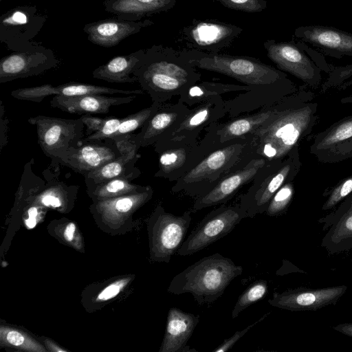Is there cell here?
<instances>
[{
	"label": "cell",
	"instance_id": "cell-40",
	"mask_svg": "<svg viewBox=\"0 0 352 352\" xmlns=\"http://www.w3.org/2000/svg\"><path fill=\"white\" fill-rule=\"evenodd\" d=\"M219 2L224 7L242 11L254 13L260 12L267 8V3L265 0H210Z\"/></svg>",
	"mask_w": 352,
	"mask_h": 352
},
{
	"label": "cell",
	"instance_id": "cell-12",
	"mask_svg": "<svg viewBox=\"0 0 352 352\" xmlns=\"http://www.w3.org/2000/svg\"><path fill=\"white\" fill-rule=\"evenodd\" d=\"M226 115L225 102L222 96L211 98L190 108L184 117L167 131L154 144L172 141L197 140L204 129L218 122Z\"/></svg>",
	"mask_w": 352,
	"mask_h": 352
},
{
	"label": "cell",
	"instance_id": "cell-28",
	"mask_svg": "<svg viewBox=\"0 0 352 352\" xmlns=\"http://www.w3.org/2000/svg\"><path fill=\"white\" fill-rule=\"evenodd\" d=\"M142 89L151 98L153 102L164 104L180 95L196 82L181 80L150 72L135 69L133 74Z\"/></svg>",
	"mask_w": 352,
	"mask_h": 352
},
{
	"label": "cell",
	"instance_id": "cell-21",
	"mask_svg": "<svg viewBox=\"0 0 352 352\" xmlns=\"http://www.w3.org/2000/svg\"><path fill=\"white\" fill-rule=\"evenodd\" d=\"M294 36L327 56L337 58L352 57V33L331 26L313 25L296 28Z\"/></svg>",
	"mask_w": 352,
	"mask_h": 352
},
{
	"label": "cell",
	"instance_id": "cell-22",
	"mask_svg": "<svg viewBox=\"0 0 352 352\" xmlns=\"http://www.w3.org/2000/svg\"><path fill=\"white\" fill-rule=\"evenodd\" d=\"M112 139L117 141L121 155L98 169L83 175L86 185L100 184L119 176H126L133 180L140 175L135 163L140 157V148L131 139V133Z\"/></svg>",
	"mask_w": 352,
	"mask_h": 352
},
{
	"label": "cell",
	"instance_id": "cell-26",
	"mask_svg": "<svg viewBox=\"0 0 352 352\" xmlns=\"http://www.w3.org/2000/svg\"><path fill=\"white\" fill-rule=\"evenodd\" d=\"M138 96H113L108 94H87L77 96H54L50 106L63 111L79 115L107 113L113 106L131 102Z\"/></svg>",
	"mask_w": 352,
	"mask_h": 352
},
{
	"label": "cell",
	"instance_id": "cell-38",
	"mask_svg": "<svg viewBox=\"0 0 352 352\" xmlns=\"http://www.w3.org/2000/svg\"><path fill=\"white\" fill-rule=\"evenodd\" d=\"M161 104H162L153 102L150 107H146L124 118L118 130L110 138L126 135L141 128L146 120L158 109Z\"/></svg>",
	"mask_w": 352,
	"mask_h": 352
},
{
	"label": "cell",
	"instance_id": "cell-37",
	"mask_svg": "<svg viewBox=\"0 0 352 352\" xmlns=\"http://www.w3.org/2000/svg\"><path fill=\"white\" fill-rule=\"evenodd\" d=\"M1 341L8 346H12L28 351H45L43 346L32 338L17 329L1 327Z\"/></svg>",
	"mask_w": 352,
	"mask_h": 352
},
{
	"label": "cell",
	"instance_id": "cell-9",
	"mask_svg": "<svg viewBox=\"0 0 352 352\" xmlns=\"http://www.w3.org/2000/svg\"><path fill=\"white\" fill-rule=\"evenodd\" d=\"M248 217L240 205L222 204L208 212L191 232L177 253L188 256L198 252L230 233L242 219Z\"/></svg>",
	"mask_w": 352,
	"mask_h": 352
},
{
	"label": "cell",
	"instance_id": "cell-5",
	"mask_svg": "<svg viewBox=\"0 0 352 352\" xmlns=\"http://www.w3.org/2000/svg\"><path fill=\"white\" fill-rule=\"evenodd\" d=\"M299 167L297 146L283 160L266 162L247 192L240 197L239 204L248 217L265 213L272 197L286 182L292 181Z\"/></svg>",
	"mask_w": 352,
	"mask_h": 352
},
{
	"label": "cell",
	"instance_id": "cell-7",
	"mask_svg": "<svg viewBox=\"0 0 352 352\" xmlns=\"http://www.w3.org/2000/svg\"><path fill=\"white\" fill-rule=\"evenodd\" d=\"M28 122L36 126L38 143L46 156L53 163H59L82 143L84 123L79 118H62L37 116Z\"/></svg>",
	"mask_w": 352,
	"mask_h": 352
},
{
	"label": "cell",
	"instance_id": "cell-50",
	"mask_svg": "<svg viewBox=\"0 0 352 352\" xmlns=\"http://www.w3.org/2000/svg\"><path fill=\"white\" fill-rule=\"evenodd\" d=\"M332 328L336 331L352 338V322L338 324Z\"/></svg>",
	"mask_w": 352,
	"mask_h": 352
},
{
	"label": "cell",
	"instance_id": "cell-31",
	"mask_svg": "<svg viewBox=\"0 0 352 352\" xmlns=\"http://www.w3.org/2000/svg\"><path fill=\"white\" fill-rule=\"evenodd\" d=\"M144 53L145 50L141 49L127 55L115 56L95 69L93 77L108 82L133 83L136 78L130 75L138 67Z\"/></svg>",
	"mask_w": 352,
	"mask_h": 352
},
{
	"label": "cell",
	"instance_id": "cell-30",
	"mask_svg": "<svg viewBox=\"0 0 352 352\" xmlns=\"http://www.w3.org/2000/svg\"><path fill=\"white\" fill-rule=\"evenodd\" d=\"M153 193V190L150 186L144 192L98 201L94 203L92 208L106 220L119 221L148 201Z\"/></svg>",
	"mask_w": 352,
	"mask_h": 352
},
{
	"label": "cell",
	"instance_id": "cell-15",
	"mask_svg": "<svg viewBox=\"0 0 352 352\" xmlns=\"http://www.w3.org/2000/svg\"><path fill=\"white\" fill-rule=\"evenodd\" d=\"M347 290L346 285L319 289L298 287L283 292H274L268 300L270 305L292 311H315L336 305Z\"/></svg>",
	"mask_w": 352,
	"mask_h": 352
},
{
	"label": "cell",
	"instance_id": "cell-19",
	"mask_svg": "<svg viewBox=\"0 0 352 352\" xmlns=\"http://www.w3.org/2000/svg\"><path fill=\"white\" fill-rule=\"evenodd\" d=\"M144 91L142 89L123 90L100 85L69 82L58 86L46 84L16 89L11 92V96L19 100L41 102L45 98L50 96H77L87 94L139 96L143 94Z\"/></svg>",
	"mask_w": 352,
	"mask_h": 352
},
{
	"label": "cell",
	"instance_id": "cell-29",
	"mask_svg": "<svg viewBox=\"0 0 352 352\" xmlns=\"http://www.w3.org/2000/svg\"><path fill=\"white\" fill-rule=\"evenodd\" d=\"M176 4V0H105V11L127 21H140L153 14L167 12Z\"/></svg>",
	"mask_w": 352,
	"mask_h": 352
},
{
	"label": "cell",
	"instance_id": "cell-6",
	"mask_svg": "<svg viewBox=\"0 0 352 352\" xmlns=\"http://www.w3.org/2000/svg\"><path fill=\"white\" fill-rule=\"evenodd\" d=\"M201 140L192 142L172 141L154 144L158 154V170L155 177L176 182L197 166L209 153L219 148L208 128Z\"/></svg>",
	"mask_w": 352,
	"mask_h": 352
},
{
	"label": "cell",
	"instance_id": "cell-18",
	"mask_svg": "<svg viewBox=\"0 0 352 352\" xmlns=\"http://www.w3.org/2000/svg\"><path fill=\"white\" fill-rule=\"evenodd\" d=\"M120 155L121 151L118 142L112 138L92 141L82 140L81 144L60 161L59 164L85 175Z\"/></svg>",
	"mask_w": 352,
	"mask_h": 352
},
{
	"label": "cell",
	"instance_id": "cell-27",
	"mask_svg": "<svg viewBox=\"0 0 352 352\" xmlns=\"http://www.w3.org/2000/svg\"><path fill=\"white\" fill-rule=\"evenodd\" d=\"M200 320L199 315L188 313L177 307L168 310L164 336L160 352H188L187 346Z\"/></svg>",
	"mask_w": 352,
	"mask_h": 352
},
{
	"label": "cell",
	"instance_id": "cell-8",
	"mask_svg": "<svg viewBox=\"0 0 352 352\" xmlns=\"http://www.w3.org/2000/svg\"><path fill=\"white\" fill-rule=\"evenodd\" d=\"M191 221L190 211L177 216L166 212L162 206H157L148 225L151 258L168 263L184 243Z\"/></svg>",
	"mask_w": 352,
	"mask_h": 352
},
{
	"label": "cell",
	"instance_id": "cell-49",
	"mask_svg": "<svg viewBox=\"0 0 352 352\" xmlns=\"http://www.w3.org/2000/svg\"><path fill=\"white\" fill-rule=\"evenodd\" d=\"M64 239L69 243L77 239L76 226L73 222H69L65 227L63 232Z\"/></svg>",
	"mask_w": 352,
	"mask_h": 352
},
{
	"label": "cell",
	"instance_id": "cell-39",
	"mask_svg": "<svg viewBox=\"0 0 352 352\" xmlns=\"http://www.w3.org/2000/svg\"><path fill=\"white\" fill-rule=\"evenodd\" d=\"M294 185L292 181L286 182L271 199L265 213L270 217L285 214L293 198Z\"/></svg>",
	"mask_w": 352,
	"mask_h": 352
},
{
	"label": "cell",
	"instance_id": "cell-36",
	"mask_svg": "<svg viewBox=\"0 0 352 352\" xmlns=\"http://www.w3.org/2000/svg\"><path fill=\"white\" fill-rule=\"evenodd\" d=\"M268 293V283L260 279L250 285L238 298L232 311V318H236L239 314L251 305L265 298Z\"/></svg>",
	"mask_w": 352,
	"mask_h": 352
},
{
	"label": "cell",
	"instance_id": "cell-45",
	"mask_svg": "<svg viewBox=\"0 0 352 352\" xmlns=\"http://www.w3.org/2000/svg\"><path fill=\"white\" fill-rule=\"evenodd\" d=\"M130 280V278H125L111 283L98 294L97 296V300L107 301L116 297L126 285Z\"/></svg>",
	"mask_w": 352,
	"mask_h": 352
},
{
	"label": "cell",
	"instance_id": "cell-32",
	"mask_svg": "<svg viewBox=\"0 0 352 352\" xmlns=\"http://www.w3.org/2000/svg\"><path fill=\"white\" fill-rule=\"evenodd\" d=\"M249 87L244 85L226 84L222 82L198 81L183 92L178 101L192 107L215 96L230 92H248Z\"/></svg>",
	"mask_w": 352,
	"mask_h": 352
},
{
	"label": "cell",
	"instance_id": "cell-35",
	"mask_svg": "<svg viewBox=\"0 0 352 352\" xmlns=\"http://www.w3.org/2000/svg\"><path fill=\"white\" fill-rule=\"evenodd\" d=\"M321 246L331 254L352 248V211L344 213L329 227L322 240Z\"/></svg>",
	"mask_w": 352,
	"mask_h": 352
},
{
	"label": "cell",
	"instance_id": "cell-17",
	"mask_svg": "<svg viewBox=\"0 0 352 352\" xmlns=\"http://www.w3.org/2000/svg\"><path fill=\"white\" fill-rule=\"evenodd\" d=\"M266 160L262 157H253L245 166L237 168L221 179L210 191L195 198L193 209L225 204L232 199L245 184L252 182Z\"/></svg>",
	"mask_w": 352,
	"mask_h": 352
},
{
	"label": "cell",
	"instance_id": "cell-46",
	"mask_svg": "<svg viewBox=\"0 0 352 352\" xmlns=\"http://www.w3.org/2000/svg\"><path fill=\"white\" fill-rule=\"evenodd\" d=\"M80 118L87 126L86 133L89 136L98 131L102 126L105 118L91 116L89 114L82 115Z\"/></svg>",
	"mask_w": 352,
	"mask_h": 352
},
{
	"label": "cell",
	"instance_id": "cell-48",
	"mask_svg": "<svg viewBox=\"0 0 352 352\" xmlns=\"http://www.w3.org/2000/svg\"><path fill=\"white\" fill-rule=\"evenodd\" d=\"M5 110L3 103L1 102V151L3 147L7 144V129L8 120V118L5 116Z\"/></svg>",
	"mask_w": 352,
	"mask_h": 352
},
{
	"label": "cell",
	"instance_id": "cell-11",
	"mask_svg": "<svg viewBox=\"0 0 352 352\" xmlns=\"http://www.w3.org/2000/svg\"><path fill=\"white\" fill-rule=\"evenodd\" d=\"M241 27L214 19H193L179 32L178 40L186 49L219 53L242 33Z\"/></svg>",
	"mask_w": 352,
	"mask_h": 352
},
{
	"label": "cell",
	"instance_id": "cell-43",
	"mask_svg": "<svg viewBox=\"0 0 352 352\" xmlns=\"http://www.w3.org/2000/svg\"><path fill=\"white\" fill-rule=\"evenodd\" d=\"M346 197L336 210L318 220V222L323 225V230L331 226L344 213L352 211V194L351 193Z\"/></svg>",
	"mask_w": 352,
	"mask_h": 352
},
{
	"label": "cell",
	"instance_id": "cell-47",
	"mask_svg": "<svg viewBox=\"0 0 352 352\" xmlns=\"http://www.w3.org/2000/svg\"><path fill=\"white\" fill-rule=\"evenodd\" d=\"M27 211L28 218L25 220V226L28 228L32 229L37 224L41 214V209L42 206L32 203Z\"/></svg>",
	"mask_w": 352,
	"mask_h": 352
},
{
	"label": "cell",
	"instance_id": "cell-41",
	"mask_svg": "<svg viewBox=\"0 0 352 352\" xmlns=\"http://www.w3.org/2000/svg\"><path fill=\"white\" fill-rule=\"evenodd\" d=\"M352 192V178L348 179L336 186L324 203L322 210H328L335 207L339 202Z\"/></svg>",
	"mask_w": 352,
	"mask_h": 352
},
{
	"label": "cell",
	"instance_id": "cell-42",
	"mask_svg": "<svg viewBox=\"0 0 352 352\" xmlns=\"http://www.w3.org/2000/svg\"><path fill=\"white\" fill-rule=\"evenodd\" d=\"M123 118H118L116 117L105 118L102 128L95 133H93L83 140L86 141L92 140H103L110 138L119 129Z\"/></svg>",
	"mask_w": 352,
	"mask_h": 352
},
{
	"label": "cell",
	"instance_id": "cell-4",
	"mask_svg": "<svg viewBox=\"0 0 352 352\" xmlns=\"http://www.w3.org/2000/svg\"><path fill=\"white\" fill-rule=\"evenodd\" d=\"M251 140V135L236 139L209 153L175 182L171 191L195 198L206 194L227 175L249 162Z\"/></svg>",
	"mask_w": 352,
	"mask_h": 352
},
{
	"label": "cell",
	"instance_id": "cell-44",
	"mask_svg": "<svg viewBox=\"0 0 352 352\" xmlns=\"http://www.w3.org/2000/svg\"><path fill=\"white\" fill-rule=\"evenodd\" d=\"M270 313L265 314L258 320L254 322V323L247 326L245 329L236 331L231 337L225 339L221 344L218 346L215 349H214V352H225L230 349L233 347L234 344L245 334L250 330L252 327H254L256 324H258L260 322L263 321Z\"/></svg>",
	"mask_w": 352,
	"mask_h": 352
},
{
	"label": "cell",
	"instance_id": "cell-24",
	"mask_svg": "<svg viewBox=\"0 0 352 352\" xmlns=\"http://www.w3.org/2000/svg\"><path fill=\"white\" fill-rule=\"evenodd\" d=\"M190 107L177 101L175 104H162L146 120L139 133H131V139L139 147L153 145L188 113Z\"/></svg>",
	"mask_w": 352,
	"mask_h": 352
},
{
	"label": "cell",
	"instance_id": "cell-23",
	"mask_svg": "<svg viewBox=\"0 0 352 352\" xmlns=\"http://www.w3.org/2000/svg\"><path fill=\"white\" fill-rule=\"evenodd\" d=\"M154 22L150 19L144 21H127L116 18L100 20L87 23L83 31L87 39L97 45L111 47L117 45L128 36L137 34L141 30L151 26Z\"/></svg>",
	"mask_w": 352,
	"mask_h": 352
},
{
	"label": "cell",
	"instance_id": "cell-14",
	"mask_svg": "<svg viewBox=\"0 0 352 352\" xmlns=\"http://www.w3.org/2000/svg\"><path fill=\"white\" fill-rule=\"evenodd\" d=\"M60 64L54 53L43 46L14 52L0 60V83L40 75Z\"/></svg>",
	"mask_w": 352,
	"mask_h": 352
},
{
	"label": "cell",
	"instance_id": "cell-33",
	"mask_svg": "<svg viewBox=\"0 0 352 352\" xmlns=\"http://www.w3.org/2000/svg\"><path fill=\"white\" fill-rule=\"evenodd\" d=\"M133 179L126 176H119L106 182L87 184L89 195L94 202L118 197L126 195L135 194L147 190L150 186H141L131 182Z\"/></svg>",
	"mask_w": 352,
	"mask_h": 352
},
{
	"label": "cell",
	"instance_id": "cell-20",
	"mask_svg": "<svg viewBox=\"0 0 352 352\" xmlns=\"http://www.w3.org/2000/svg\"><path fill=\"white\" fill-rule=\"evenodd\" d=\"M311 151L323 162H337L352 157V116L318 134Z\"/></svg>",
	"mask_w": 352,
	"mask_h": 352
},
{
	"label": "cell",
	"instance_id": "cell-10",
	"mask_svg": "<svg viewBox=\"0 0 352 352\" xmlns=\"http://www.w3.org/2000/svg\"><path fill=\"white\" fill-rule=\"evenodd\" d=\"M47 20L36 6H22L1 16L0 41L14 52L28 51L41 45L33 41Z\"/></svg>",
	"mask_w": 352,
	"mask_h": 352
},
{
	"label": "cell",
	"instance_id": "cell-13",
	"mask_svg": "<svg viewBox=\"0 0 352 352\" xmlns=\"http://www.w3.org/2000/svg\"><path fill=\"white\" fill-rule=\"evenodd\" d=\"M267 56L278 69L289 72L311 85L320 80V69L294 40L276 42L268 39L263 43Z\"/></svg>",
	"mask_w": 352,
	"mask_h": 352
},
{
	"label": "cell",
	"instance_id": "cell-2",
	"mask_svg": "<svg viewBox=\"0 0 352 352\" xmlns=\"http://www.w3.org/2000/svg\"><path fill=\"white\" fill-rule=\"evenodd\" d=\"M312 115L313 111L295 96L278 100L273 115L252 133L249 157H262L266 162L285 159L297 146Z\"/></svg>",
	"mask_w": 352,
	"mask_h": 352
},
{
	"label": "cell",
	"instance_id": "cell-16",
	"mask_svg": "<svg viewBox=\"0 0 352 352\" xmlns=\"http://www.w3.org/2000/svg\"><path fill=\"white\" fill-rule=\"evenodd\" d=\"M146 72L197 82L201 75L181 55L179 50L163 45H153L145 50L138 67Z\"/></svg>",
	"mask_w": 352,
	"mask_h": 352
},
{
	"label": "cell",
	"instance_id": "cell-1",
	"mask_svg": "<svg viewBox=\"0 0 352 352\" xmlns=\"http://www.w3.org/2000/svg\"><path fill=\"white\" fill-rule=\"evenodd\" d=\"M179 52L194 67L230 76L249 87V91L224 100L230 119L271 106L294 90L292 82L285 73L256 58L186 48Z\"/></svg>",
	"mask_w": 352,
	"mask_h": 352
},
{
	"label": "cell",
	"instance_id": "cell-3",
	"mask_svg": "<svg viewBox=\"0 0 352 352\" xmlns=\"http://www.w3.org/2000/svg\"><path fill=\"white\" fill-rule=\"evenodd\" d=\"M242 272L241 265L214 253L203 257L175 276L167 290L176 295L191 294L200 305L212 304Z\"/></svg>",
	"mask_w": 352,
	"mask_h": 352
},
{
	"label": "cell",
	"instance_id": "cell-25",
	"mask_svg": "<svg viewBox=\"0 0 352 352\" xmlns=\"http://www.w3.org/2000/svg\"><path fill=\"white\" fill-rule=\"evenodd\" d=\"M277 102L263 107L252 113L230 118L223 123L215 122L208 128L212 133L218 147L236 139L252 135L274 113Z\"/></svg>",
	"mask_w": 352,
	"mask_h": 352
},
{
	"label": "cell",
	"instance_id": "cell-34",
	"mask_svg": "<svg viewBox=\"0 0 352 352\" xmlns=\"http://www.w3.org/2000/svg\"><path fill=\"white\" fill-rule=\"evenodd\" d=\"M78 186L67 185L62 182L52 181L32 198V202L43 207L64 210L71 202L78 191Z\"/></svg>",
	"mask_w": 352,
	"mask_h": 352
}]
</instances>
